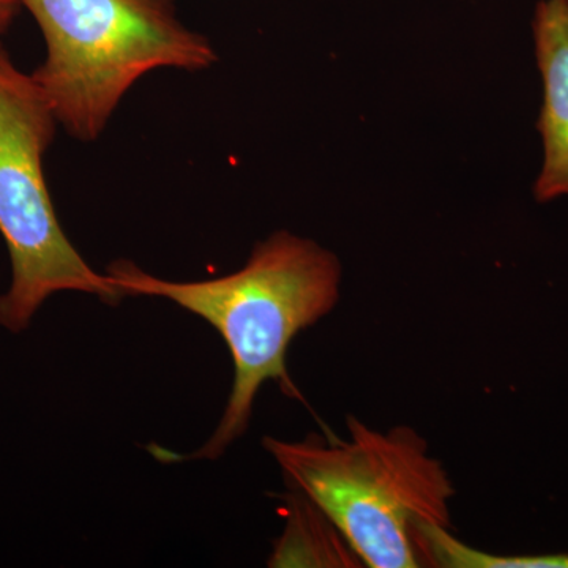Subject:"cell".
Listing matches in <instances>:
<instances>
[{
    "label": "cell",
    "instance_id": "1",
    "mask_svg": "<svg viewBox=\"0 0 568 568\" xmlns=\"http://www.w3.org/2000/svg\"><path fill=\"white\" fill-rule=\"evenodd\" d=\"M108 280L122 297H163L203 317L219 331L234 362V384L211 439L179 459H216L252 418L254 399L267 381L302 399L286 368L295 336L320 323L339 301L342 263L310 239L280 231L253 248L241 271L207 282H170L145 274L132 261L108 265Z\"/></svg>",
    "mask_w": 568,
    "mask_h": 568
},
{
    "label": "cell",
    "instance_id": "2",
    "mask_svg": "<svg viewBox=\"0 0 568 568\" xmlns=\"http://www.w3.org/2000/svg\"><path fill=\"white\" fill-rule=\"evenodd\" d=\"M347 439L264 437L284 478L369 568L433 567L429 537L450 528L454 484L409 426L387 432L347 418Z\"/></svg>",
    "mask_w": 568,
    "mask_h": 568
},
{
    "label": "cell",
    "instance_id": "3",
    "mask_svg": "<svg viewBox=\"0 0 568 568\" xmlns=\"http://www.w3.org/2000/svg\"><path fill=\"white\" fill-rule=\"evenodd\" d=\"M47 58L32 71L55 119L82 142L99 140L130 88L149 71L211 69V41L182 24L175 0H20Z\"/></svg>",
    "mask_w": 568,
    "mask_h": 568
},
{
    "label": "cell",
    "instance_id": "4",
    "mask_svg": "<svg viewBox=\"0 0 568 568\" xmlns=\"http://www.w3.org/2000/svg\"><path fill=\"white\" fill-rule=\"evenodd\" d=\"M58 119L32 74L0 43V234L11 283L0 294V325L20 334L40 306L61 291L93 294L115 305L122 294L82 260L63 233L44 178V153Z\"/></svg>",
    "mask_w": 568,
    "mask_h": 568
},
{
    "label": "cell",
    "instance_id": "5",
    "mask_svg": "<svg viewBox=\"0 0 568 568\" xmlns=\"http://www.w3.org/2000/svg\"><path fill=\"white\" fill-rule=\"evenodd\" d=\"M532 32L544 84L537 122L544 164L534 183V196L538 203H551L568 196V0H540Z\"/></svg>",
    "mask_w": 568,
    "mask_h": 568
},
{
    "label": "cell",
    "instance_id": "6",
    "mask_svg": "<svg viewBox=\"0 0 568 568\" xmlns=\"http://www.w3.org/2000/svg\"><path fill=\"white\" fill-rule=\"evenodd\" d=\"M433 567L444 568H568V555L500 556L463 544L450 528L429 537Z\"/></svg>",
    "mask_w": 568,
    "mask_h": 568
},
{
    "label": "cell",
    "instance_id": "7",
    "mask_svg": "<svg viewBox=\"0 0 568 568\" xmlns=\"http://www.w3.org/2000/svg\"><path fill=\"white\" fill-rule=\"evenodd\" d=\"M20 9V0H0V36L9 31Z\"/></svg>",
    "mask_w": 568,
    "mask_h": 568
}]
</instances>
